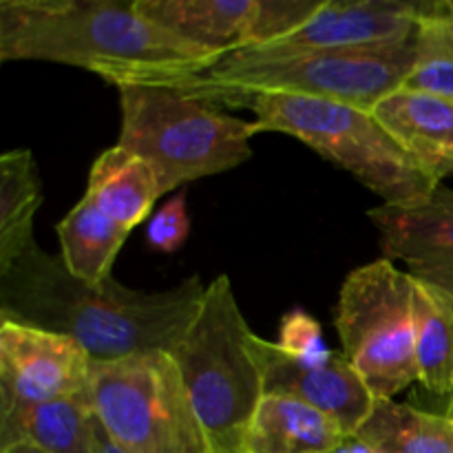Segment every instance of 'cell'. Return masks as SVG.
Returning <instances> with one entry per match:
<instances>
[{"label": "cell", "instance_id": "6da1fadb", "mask_svg": "<svg viewBox=\"0 0 453 453\" xmlns=\"http://www.w3.org/2000/svg\"><path fill=\"white\" fill-rule=\"evenodd\" d=\"M195 274L162 292H142L113 277L100 286L73 277L60 255L31 242L0 268V319L78 341L93 363L173 352L203 299Z\"/></svg>", "mask_w": 453, "mask_h": 453}, {"label": "cell", "instance_id": "7a4b0ae2", "mask_svg": "<svg viewBox=\"0 0 453 453\" xmlns=\"http://www.w3.org/2000/svg\"><path fill=\"white\" fill-rule=\"evenodd\" d=\"M0 60L78 66L119 87L197 71L215 56L155 25L135 0H3Z\"/></svg>", "mask_w": 453, "mask_h": 453}, {"label": "cell", "instance_id": "3957f363", "mask_svg": "<svg viewBox=\"0 0 453 453\" xmlns=\"http://www.w3.org/2000/svg\"><path fill=\"white\" fill-rule=\"evenodd\" d=\"M416 65V31L405 40L374 47L323 51L252 65L206 66L159 80L215 109H248L264 93L323 97L372 111L405 84Z\"/></svg>", "mask_w": 453, "mask_h": 453}, {"label": "cell", "instance_id": "277c9868", "mask_svg": "<svg viewBox=\"0 0 453 453\" xmlns=\"http://www.w3.org/2000/svg\"><path fill=\"white\" fill-rule=\"evenodd\" d=\"M119 142L153 168L162 195L188 181L233 171L252 157L250 140L259 135L246 122L155 82L119 84Z\"/></svg>", "mask_w": 453, "mask_h": 453}, {"label": "cell", "instance_id": "5b68a950", "mask_svg": "<svg viewBox=\"0 0 453 453\" xmlns=\"http://www.w3.org/2000/svg\"><path fill=\"white\" fill-rule=\"evenodd\" d=\"M226 274L211 281L188 330L173 348L188 396L219 453H242L243 436L265 396L264 372Z\"/></svg>", "mask_w": 453, "mask_h": 453}, {"label": "cell", "instance_id": "8992f818", "mask_svg": "<svg viewBox=\"0 0 453 453\" xmlns=\"http://www.w3.org/2000/svg\"><path fill=\"white\" fill-rule=\"evenodd\" d=\"M257 133H286L352 173L383 203H414L438 184L394 140L372 111L323 97L264 93L252 97Z\"/></svg>", "mask_w": 453, "mask_h": 453}, {"label": "cell", "instance_id": "52a82bcc", "mask_svg": "<svg viewBox=\"0 0 453 453\" xmlns=\"http://www.w3.org/2000/svg\"><path fill=\"white\" fill-rule=\"evenodd\" d=\"M88 398L96 418L127 453H219L171 352L91 363Z\"/></svg>", "mask_w": 453, "mask_h": 453}, {"label": "cell", "instance_id": "ba28073f", "mask_svg": "<svg viewBox=\"0 0 453 453\" xmlns=\"http://www.w3.org/2000/svg\"><path fill=\"white\" fill-rule=\"evenodd\" d=\"M414 288V277L389 259L352 270L341 286L334 326L343 357L376 401H392L418 380Z\"/></svg>", "mask_w": 453, "mask_h": 453}, {"label": "cell", "instance_id": "9c48e42d", "mask_svg": "<svg viewBox=\"0 0 453 453\" xmlns=\"http://www.w3.org/2000/svg\"><path fill=\"white\" fill-rule=\"evenodd\" d=\"M418 25V0H323L321 9L292 34L261 47L217 56V65H252L323 51L374 47L410 38Z\"/></svg>", "mask_w": 453, "mask_h": 453}, {"label": "cell", "instance_id": "30bf717a", "mask_svg": "<svg viewBox=\"0 0 453 453\" xmlns=\"http://www.w3.org/2000/svg\"><path fill=\"white\" fill-rule=\"evenodd\" d=\"M91 363L71 336L0 319V407L87 396Z\"/></svg>", "mask_w": 453, "mask_h": 453}, {"label": "cell", "instance_id": "8fae6325", "mask_svg": "<svg viewBox=\"0 0 453 453\" xmlns=\"http://www.w3.org/2000/svg\"><path fill=\"white\" fill-rule=\"evenodd\" d=\"M380 234L383 259L403 261L420 283L453 299V190L436 186L414 203H380L367 211Z\"/></svg>", "mask_w": 453, "mask_h": 453}, {"label": "cell", "instance_id": "7c38bea8", "mask_svg": "<svg viewBox=\"0 0 453 453\" xmlns=\"http://www.w3.org/2000/svg\"><path fill=\"white\" fill-rule=\"evenodd\" d=\"M252 348L264 372L265 394L292 396L314 407L330 416L343 434H357L370 416L376 398L345 357H334L323 365H301L286 357L277 343L257 334Z\"/></svg>", "mask_w": 453, "mask_h": 453}, {"label": "cell", "instance_id": "4fadbf2b", "mask_svg": "<svg viewBox=\"0 0 453 453\" xmlns=\"http://www.w3.org/2000/svg\"><path fill=\"white\" fill-rule=\"evenodd\" d=\"M135 7L215 58L259 42V0H135Z\"/></svg>", "mask_w": 453, "mask_h": 453}, {"label": "cell", "instance_id": "5bb4252c", "mask_svg": "<svg viewBox=\"0 0 453 453\" xmlns=\"http://www.w3.org/2000/svg\"><path fill=\"white\" fill-rule=\"evenodd\" d=\"M389 135L438 184L453 175V100L396 88L372 109Z\"/></svg>", "mask_w": 453, "mask_h": 453}, {"label": "cell", "instance_id": "9a60e30c", "mask_svg": "<svg viewBox=\"0 0 453 453\" xmlns=\"http://www.w3.org/2000/svg\"><path fill=\"white\" fill-rule=\"evenodd\" d=\"M96 420L88 394L0 407V451L34 445L44 453H96Z\"/></svg>", "mask_w": 453, "mask_h": 453}, {"label": "cell", "instance_id": "2e32d148", "mask_svg": "<svg viewBox=\"0 0 453 453\" xmlns=\"http://www.w3.org/2000/svg\"><path fill=\"white\" fill-rule=\"evenodd\" d=\"M343 429L314 407L281 394H265L243 436L242 453H332Z\"/></svg>", "mask_w": 453, "mask_h": 453}, {"label": "cell", "instance_id": "e0dca14e", "mask_svg": "<svg viewBox=\"0 0 453 453\" xmlns=\"http://www.w3.org/2000/svg\"><path fill=\"white\" fill-rule=\"evenodd\" d=\"M87 195L102 212L133 230L153 212L162 197L153 168L122 146L104 150L93 162Z\"/></svg>", "mask_w": 453, "mask_h": 453}, {"label": "cell", "instance_id": "ac0fdd59", "mask_svg": "<svg viewBox=\"0 0 453 453\" xmlns=\"http://www.w3.org/2000/svg\"><path fill=\"white\" fill-rule=\"evenodd\" d=\"M131 230L102 212L84 195L58 224L60 257L69 273L100 286L111 279V268Z\"/></svg>", "mask_w": 453, "mask_h": 453}, {"label": "cell", "instance_id": "d6986e66", "mask_svg": "<svg viewBox=\"0 0 453 453\" xmlns=\"http://www.w3.org/2000/svg\"><path fill=\"white\" fill-rule=\"evenodd\" d=\"M42 203L35 157L29 149H13L0 157V268L16 259L34 237V221Z\"/></svg>", "mask_w": 453, "mask_h": 453}, {"label": "cell", "instance_id": "ffe728a7", "mask_svg": "<svg viewBox=\"0 0 453 453\" xmlns=\"http://www.w3.org/2000/svg\"><path fill=\"white\" fill-rule=\"evenodd\" d=\"M357 436L383 453H453L449 416L394 401H374Z\"/></svg>", "mask_w": 453, "mask_h": 453}, {"label": "cell", "instance_id": "44dd1931", "mask_svg": "<svg viewBox=\"0 0 453 453\" xmlns=\"http://www.w3.org/2000/svg\"><path fill=\"white\" fill-rule=\"evenodd\" d=\"M416 281V279H414ZM416 370L418 383L434 396L453 394V299L416 281Z\"/></svg>", "mask_w": 453, "mask_h": 453}, {"label": "cell", "instance_id": "7402d4cb", "mask_svg": "<svg viewBox=\"0 0 453 453\" xmlns=\"http://www.w3.org/2000/svg\"><path fill=\"white\" fill-rule=\"evenodd\" d=\"M403 88L453 100V13L447 0H418L416 65Z\"/></svg>", "mask_w": 453, "mask_h": 453}, {"label": "cell", "instance_id": "603a6c76", "mask_svg": "<svg viewBox=\"0 0 453 453\" xmlns=\"http://www.w3.org/2000/svg\"><path fill=\"white\" fill-rule=\"evenodd\" d=\"M277 348L301 365H323L336 357L323 339V327L303 308L286 312L279 323Z\"/></svg>", "mask_w": 453, "mask_h": 453}, {"label": "cell", "instance_id": "cb8c5ba5", "mask_svg": "<svg viewBox=\"0 0 453 453\" xmlns=\"http://www.w3.org/2000/svg\"><path fill=\"white\" fill-rule=\"evenodd\" d=\"M190 234V217L188 206H186L184 190H177L171 199L162 203L153 212L146 228V239L153 250L173 255L186 243Z\"/></svg>", "mask_w": 453, "mask_h": 453}, {"label": "cell", "instance_id": "d4e9b609", "mask_svg": "<svg viewBox=\"0 0 453 453\" xmlns=\"http://www.w3.org/2000/svg\"><path fill=\"white\" fill-rule=\"evenodd\" d=\"M332 453H383V451L376 449L374 445L363 441V438L357 436V434H348V436H343V441L339 442V447H336Z\"/></svg>", "mask_w": 453, "mask_h": 453}, {"label": "cell", "instance_id": "484cf974", "mask_svg": "<svg viewBox=\"0 0 453 453\" xmlns=\"http://www.w3.org/2000/svg\"><path fill=\"white\" fill-rule=\"evenodd\" d=\"M96 453H127L109 436V434H106V429L102 427L100 420H96Z\"/></svg>", "mask_w": 453, "mask_h": 453}, {"label": "cell", "instance_id": "4316f807", "mask_svg": "<svg viewBox=\"0 0 453 453\" xmlns=\"http://www.w3.org/2000/svg\"><path fill=\"white\" fill-rule=\"evenodd\" d=\"M0 453H44V451L34 445H13V447H7V449H3Z\"/></svg>", "mask_w": 453, "mask_h": 453}, {"label": "cell", "instance_id": "83f0119b", "mask_svg": "<svg viewBox=\"0 0 453 453\" xmlns=\"http://www.w3.org/2000/svg\"><path fill=\"white\" fill-rule=\"evenodd\" d=\"M447 416H449V420L453 423V394L449 396V410H447Z\"/></svg>", "mask_w": 453, "mask_h": 453}, {"label": "cell", "instance_id": "f1b7e54d", "mask_svg": "<svg viewBox=\"0 0 453 453\" xmlns=\"http://www.w3.org/2000/svg\"><path fill=\"white\" fill-rule=\"evenodd\" d=\"M447 7H449V12L453 13V0H447Z\"/></svg>", "mask_w": 453, "mask_h": 453}]
</instances>
